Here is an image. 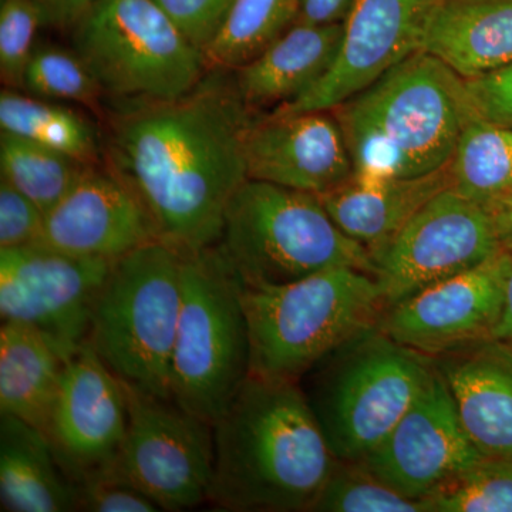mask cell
Instances as JSON below:
<instances>
[{"label":"cell","instance_id":"cell-1","mask_svg":"<svg viewBox=\"0 0 512 512\" xmlns=\"http://www.w3.org/2000/svg\"><path fill=\"white\" fill-rule=\"evenodd\" d=\"M221 70L174 100L124 103L106 141L107 168L131 188L158 238L183 252L212 247L248 180L245 138L256 117Z\"/></svg>","mask_w":512,"mask_h":512},{"label":"cell","instance_id":"cell-2","mask_svg":"<svg viewBox=\"0 0 512 512\" xmlns=\"http://www.w3.org/2000/svg\"><path fill=\"white\" fill-rule=\"evenodd\" d=\"M212 427L217 510L311 511L338 461L295 380L249 375Z\"/></svg>","mask_w":512,"mask_h":512},{"label":"cell","instance_id":"cell-3","mask_svg":"<svg viewBox=\"0 0 512 512\" xmlns=\"http://www.w3.org/2000/svg\"><path fill=\"white\" fill-rule=\"evenodd\" d=\"M332 111L353 175L367 178H414L443 170L473 116L464 79L423 50Z\"/></svg>","mask_w":512,"mask_h":512},{"label":"cell","instance_id":"cell-4","mask_svg":"<svg viewBox=\"0 0 512 512\" xmlns=\"http://www.w3.org/2000/svg\"><path fill=\"white\" fill-rule=\"evenodd\" d=\"M251 375L295 380L350 340L377 328L384 312L373 274L340 266L293 284L242 286Z\"/></svg>","mask_w":512,"mask_h":512},{"label":"cell","instance_id":"cell-5","mask_svg":"<svg viewBox=\"0 0 512 512\" xmlns=\"http://www.w3.org/2000/svg\"><path fill=\"white\" fill-rule=\"evenodd\" d=\"M217 248L245 288H272L328 269L373 274L372 256L318 195L248 178L229 202Z\"/></svg>","mask_w":512,"mask_h":512},{"label":"cell","instance_id":"cell-6","mask_svg":"<svg viewBox=\"0 0 512 512\" xmlns=\"http://www.w3.org/2000/svg\"><path fill=\"white\" fill-rule=\"evenodd\" d=\"M184 252L150 242L117 259L94 306L87 345L123 382L171 396V360L181 302Z\"/></svg>","mask_w":512,"mask_h":512},{"label":"cell","instance_id":"cell-7","mask_svg":"<svg viewBox=\"0 0 512 512\" xmlns=\"http://www.w3.org/2000/svg\"><path fill=\"white\" fill-rule=\"evenodd\" d=\"M433 373L431 357L400 345L377 326L313 367L303 392L336 460L362 461L412 407Z\"/></svg>","mask_w":512,"mask_h":512},{"label":"cell","instance_id":"cell-8","mask_svg":"<svg viewBox=\"0 0 512 512\" xmlns=\"http://www.w3.org/2000/svg\"><path fill=\"white\" fill-rule=\"evenodd\" d=\"M251 375V345L242 284L217 245L184 252L171 396L214 424Z\"/></svg>","mask_w":512,"mask_h":512},{"label":"cell","instance_id":"cell-9","mask_svg":"<svg viewBox=\"0 0 512 512\" xmlns=\"http://www.w3.org/2000/svg\"><path fill=\"white\" fill-rule=\"evenodd\" d=\"M73 49L104 96L123 104L178 99L208 73L202 50L156 0H97L73 28Z\"/></svg>","mask_w":512,"mask_h":512},{"label":"cell","instance_id":"cell-10","mask_svg":"<svg viewBox=\"0 0 512 512\" xmlns=\"http://www.w3.org/2000/svg\"><path fill=\"white\" fill-rule=\"evenodd\" d=\"M126 439L113 476L133 485L161 511L208 503L214 476V427L183 409L126 382Z\"/></svg>","mask_w":512,"mask_h":512},{"label":"cell","instance_id":"cell-11","mask_svg":"<svg viewBox=\"0 0 512 512\" xmlns=\"http://www.w3.org/2000/svg\"><path fill=\"white\" fill-rule=\"evenodd\" d=\"M503 251L490 211L451 187L440 191L393 238L370 252L384 311Z\"/></svg>","mask_w":512,"mask_h":512},{"label":"cell","instance_id":"cell-12","mask_svg":"<svg viewBox=\"0 0 512 512\" xmlns=\"http://www.w3.org/2000/svg\"><path fill=\"white\" fill-rule=\"evenodd\" d=\"M114 262L43 247L0 249V318L35 329L64 360L87 343Z\"/></svg>","mask_w":512,"mask_h":512},{"label":"cell","instance_id":"cell-13","mask_svg":"<svg viewBox=\"0 0 512 512\" xmlns=\"http://www.w3.org/2000/svg\"><path fill=\"white\" fill-rule=\"evenodd\" d=\"M512 252L451 276L390 306L379 328L421 355L436 357L493 338L503 316Z\"/></svg>","mask_w":512,"mask_h":512},{"label":"cell","instance_id":"cell-14","mask_svg":"<svg viewBox=\"0 0 512 512\" xmlns=\"http://www.w3.org/2000/svg\"><path fill=\"white\" fill-rule=\"evenodd\" d=\"M127 424L123 380L86 343L64 363L45 433L60 467L74 485L113 474Z\"/></svg>","mask_w":512,"mask_h":512},{"label":"cell","instance_id":"cell-15","mask_svg":"<svg viewBox=\"0 0 512 512\" xmlns=\"http://www.w3.org/2000/svg\"><path fill=\"white\" fill-rule=\"evenodd\" d=\"M483 458L467 436L446 382L434 367L406 414L360 463L394 490L427 500Z\"/></svg>","mask_w":512,"mask_h":512},{"label":"cell","instance_id":"cell-16","mask_svg":"<svg viewBox=\"0 0 512 512\" xmlns=\"http://www.w3.org/2000/svg\"><path fill=\"white\" fill-rule=\"evenodd\" d=\"M441 0H355L338 56L309 92L279 111L332 110L420 52Z\"/></svg>","mask_w":512,"mask_h":512},{"label":"cell","instance_id":"cell-17","mask_svg":"<svg viewBox=\"0 0 512 512\" xmlns=\"http://www.w3.org/2000/svg\"><path fill=\"white\" fill-rule=\"evenodd\" d=\"M157 239L156 225L136 192L109 168L90 165L46 212L35 245L83 258L117 261Z\"/></svg>","mask_w":512,"mask_h":512},{"label":"cell","instance_id":"cell-18","mask_svg":"<svg viewBox=\"0 0 512 512\" xmlns=\"http://www.w3.org/2000/svg\"><path fill=\"white\" fill-rule=\"evenodd\" d=\"M248 177L322 195L353 174L332 110L279 111L254 119L245 138Z\"/></svg>","mask_w":512,"mask_h":512},{"label":"cell","instance_id":"cell-19","mask_svg":"<svg viewBox=\"0 0 512 512\" xmlns=\"http://www.w3.org/2000/svg\"><path fill=\"white\" fill-rule=\"evenodd\" d=\"M431 360L477 450L512 458V342L478 340Z\"/></svg>","mask_w":512,"mask_h":512},{"label":"cell","instance_id":"cell-20","mask_svg":"<svg viewBox=\"0 0 512 512\" xmlns=\"http://www.w3.org/2000/svg\"><path fill=\"white\" fill-rule=\"evenodd\" d=\"M343 23H293L254 60L235 70V89L251 110L288 106L329 72Z\"/></svg>","mask_w":512,"mask_h":512},{"label":"cell","instance_id":"cell-21","mask_svg":"<svg viewBox=\"0 0 512 512\" xmlns=\"http://www.w3.org/2000/svg\"><path fill=\"white\" fill-rule=\"evenodd\" d=\"M451 187L448 165L414 178L350 175L345 183L318 195L332 220L369 252L386 244L434 195Z\"/></svg>","mask_w":512,"mask_h":512},{"label":"cell","instance_id":"cell-22","mask_svg":"<svg viewBox=\"0 0 512 512\" xmlns=\"http://www.w3.org/2000/svg\"><path fill=\"white\" fill-rule=\"evenodd\" d=\"M421 50L464 80L511 63L512 0H441Z\"/></svg>","mask_w":512,"mask_h":512},{"label":"cell","instance_id":"cell-23","mask_svg":"<svg viewBox=\"0 0 512 512\" xmlns=\"http://www.w3.org/2000/svg\"><path fill=\"white\" fill-rule=\"evenodd\" d=\"M0 504L8 512L76 511V485L45 433L6 414H0Z\"/></svg>","mask_w":512,"mask_h":512},{"label":"cell","instance_id":"cell-24","mask_svg":"<svg viewBox=\"0 0 512 512\" xmlns=\"http://www.w3.org/2000/svg\"><path fill=\"white\" fill-rule=\"evenodd\" d=\"M66 360L45 336L19 323L0 328V414L46 433Z\"/></svg>","mask_w":512,"mask_h":512},{"label":"cell","instance_id":"cell-25","mask_svg":"<svg viewBox=\"0 0 512 512\" xmlns=\"http://www.w3.org/2000/svg\"><path fill=\"white\" fill-rule=\"evenodd\" d=\"M451 188L493 212L512 195V127L471 116L448 163Z\"/></svg>","mask_w":512,"mask_h":512},{"label":"cell","instance_id":"cell-26","mask_svg":"<svg viewBox=\"0 0 512 512\" xmlns=\"http://www.w3.org/2000/svg\"><path fill=\"white\" fill-rule=\"evenodd\" d=\"M0 127L84 165L99 164L103 153L99 131L82 114L57 101L25 96L9 87L0 94Z\"/></svg>","mask_w":512,"mask_h":512},{"label":"cell","instance_id":"cell-27","mask_svg":"<svg viewBox=\"0 0 512 512\" xmlns=\"http://www.w3.org/2000/svg\"><path fill=\"white\" fill-rule=\"evenodd\" d=\"M301 0H235L220 32L204 50L208 70L235 72L296 22Z\"/></svg>","mask_w":512,"mask_h":512},{"label":"cell","instance_id":"cell-28","mask_svg":"<svg viewBox=\"0 0 512 512\" xmlns=\"http://www.w3.org/2000/svg\"><path fill=\"white\" fill-rule=\"evenodd\" d=\"M90 165L15 134L0 133L2 180L30 198L43 212L62 200Z\"/></svg>","mask_w":512,"mask_h":512},{"label":"cell","instance_id":"cell-29","mask_svg":"<svg viewBox=\"0 0 512 512\" xmlns=\"http://www.w3.org/2000/svg\"><path fill=\"white\" fill-rule=\"evenodd\" d=\"M315 512H433L429 500L394 490L360 461H336L311 507Z\"/></svg>","mask_w":512,"mask_h":512},{"label":"cell","instance_id":"cell-30","mask_svg":"<svg viewBox=\"0 0 512 512\" xmlns=\"http://www.w3.org/2000/svg\"><path fill=\"white\" fill-rule=\"evenodd\" d=\"M23 90L52 101L82 104L100 113L103 89L76 50L35 47L26 67Z\"/></svg>","mask_w":512,"mask_h":512},{"label":"cell","instance_id":"cell-31","mask_svg":"<svg viewBox=\"0 0 512 512\" xmlns=\"http://www.w3.org/2000/svg\"><path fill=\"white\" fill-rule=\"evenodd\" d=\"M427 500L433 512H512V458L483 457Z\"/></svg>","mask_w":512,"mask_h":512},{"label":"cell","instance_id":"cell-32","mask_svg":"<svg viewBox=\"0 0 512 512\" xmlns=\"http://www.w3.org/2000/svg\"><path fill=\"white\" fill-rule=\"evenodd\" d=\"M45 15L35 0H0V77L9 89H23L26 67Z\"/></svg>","mask_w":512,"mask_h":512},{"label":"cell","instance_id":"cell-33","mask_svg":"<svg viewBox=\"0 0 512 512\" xmlns=\"http://www.w3.org/2000/svg\"><path fill=\"white\" fill-rule=\"evenodd\" d=\"M45 217L35 202L8 181H0V249L37 244Z\"/></svg>","mask_w":512,"mask_h":512},{"label":"cell","instance_id":"cell-34","mask_svg":"<svg viewBox=\"0 0 512 512\" xmlns=\"http://www.w3.org/2000/svg\"><path fill=\"white\" fill-rule=\"evenodd\" d=\"M76 511L157 512L160 507L133 485L113 474L76 484Z\"/></svg>","mask_w":512,"mask_h":512},{"label":"cell","instance_id":"cell-35","mask_svg":"<svg viewBox=\"0 0 512 512\" xmlns=\"http://www.w3.org/2000/svg\"><path fill=\"white\" fill-rule=\"evenodd\" d=\"M178 29L198 49H207L227 19L235 0H156Z\"/></svg>","mask_w":512,"mask_h":512},{"label":"cell","instance_id":"cell-36","mask_svg":"<svg viewBox=\"0 0 512 512\" xmlns=\"http://www.w3.org/2000/svg\"><path fill=\"white\" fill-rule=\"evenodd\" d=\"M464 87L473 116L512 127V62L493 72L464 80Z\"/></svg>","mask_w":512,"mask_h":512},{"label":"cell","instance_id":"cell-37","mask_svg":"<svg viewBox=\"0 0 512 512\" xmlns=\"http://www.w3.org/2000/svg\"><path fill=\"white\" fill-rule=\"evenodd\" d=\"M355 0H301L295 23L333 25L345 22Z\"/></svg>","mask_w":512,"mask_h":512},{"label":"cell","instance_id":"cell-38","mask_svg":"<svg viewBox=\"0 0 512 512\" xmlns=\"http://www.w3.org/2000/svg\"><path fill=\"white\" fill-rule=\"evenodd\" d=\"M45 15L46 25L73 29L97 0H35Z\"/></svg>","mask_w":512,"mask_h":512},{"label":"cell","instance_id":"cell-39","mask_svg":"<svg viewBox=\"0 0 512 512\" xmlns=\"http://www.w3.org/2000/svg\"><path fill=\"white\" fill-rule=\"evenodd\" d=\"M491 215L504 251L512 252V195L501 202Z\"/></svg>","mask_w":512,"mask_h":512},{"label":"cell","instance_id":"cell-40","mask_svg":"<svg viewBox=\"0 0 512 512\" xmlns=\"http://www.w3.org/2000/svg\"><path fill=\"white\" fill-rule=\"evenodd\" d=\"M493 338L512 342V268L508 275L503 316L494 330Z\"/></svg>","mask_w":512,"mask_h":512}]
</instances>
